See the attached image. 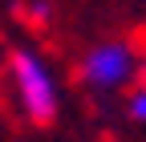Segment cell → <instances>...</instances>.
I'll list each match as a JSON object with an SVG mask.
<instances>
[{
    "instance_id": "1",
    "label": "cell",
    "mask_w": 146,
    "mask_h": 142,
    "mask_svg": "<svg viewBox=\"0 0 146 142\" xmlns=\"http://www.w3.org/2000/svg\"><path fill=\"white\" fill-rule=\"evenodd\" d=\"M142 73V53L134 41L126 37H110L85 49V57L77 65V77L85 90L94 94H118V90H130Z\"/></svg>"
},
{
    "instance_id": "2",
    "label": "cell",
    "mask_w": 146,
    "mask_h": 142,
    "mask_svg": "<svg viewBox=\"0 0 146 142\" xmlns=\"http://www.w3.org/2000/svg\"><path fill=\"white\" fill-rule=\"evenodd\" d=\"M8 65H12V85H16L25 118L33 126H53L61 114V90H57V77L45 65V57L33 49H12Z\"/></svg>"
},
{
    "instance_id": "3",
    "label": "cell",
    "mask_w": 146,
    "mask_h": 142,
    "mask_svg": "<svg viewBox=\"0 0 146 142\" xmlns=\"http://www.w3.org/2000/svg\"><path fill=\"white\" fill-rule=\"evenodd\" d=\"M126 118L138 122V126H146V85H130V94H126Z\"/></svg>"
}]
</instances>
